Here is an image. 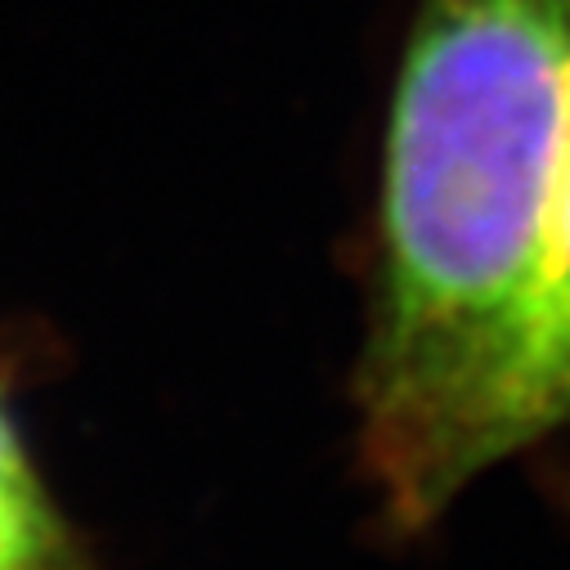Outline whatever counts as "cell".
Here are the masks:
<instances>
[{
  "label": "cell",
  "instance_id": "obj_2",
  "mask_svg": "<svg viewBox=\"0 0 570 570\" xmlns=\"http://www.w3.org/2000/svg\"><path fill=\"white\" fill-rule=\"evenodd\" d=\"M570 426V176H566V203H561V238H557V269L548 288V311L539 328V346L521 386L512 445L525 450L552 432Z\"/></svg>",
  "mask_w": 570,
  "mask_h": 570
},
{
  "label": "cell",
  "instance_id": "obj_1",
  "mask_svg": "<svg viewBox=\"0 0 570 570\" xmlns=\"http://www.w3.org/2000/svg\"><path fill=\"white\" fill-rule=\"evenodd\" d=\"M570 176V0H417L386 108L360 454L395 530L512 459Z\"/></svg>",
  "mask_w": 570,
  "mask_h": 570
},
{
  "label": "cell",
  "instance_id": "obj_3",
  "mask_svg": "<svg viewBox=\"0 0 570 570\" xmlns=\"http://www.w3.org/2000/svg\"><path fill=\"white\" fill-rule=\"evenodd\" d=\"M50 557H59V530L10 417L0 413V566H32Z\"/></svg>",
  "mask_w": 570,
  "mask_h": 570
},
{
  "label": "cell",
  "instance_id": "obj_4",
  "mask_svg": "<svg viewBox=\"0 0 570 570\" xmlns=\"http://www.w3.org/2000/svg\"><path fill=\"white\" fill-rule=\"evenodd\" d=\"M0 570H68L59 557H50V561H32V566H0Z\"/></svg>",
  "mask_w": 570,
  "mask_h": 570
}]
</instances>
